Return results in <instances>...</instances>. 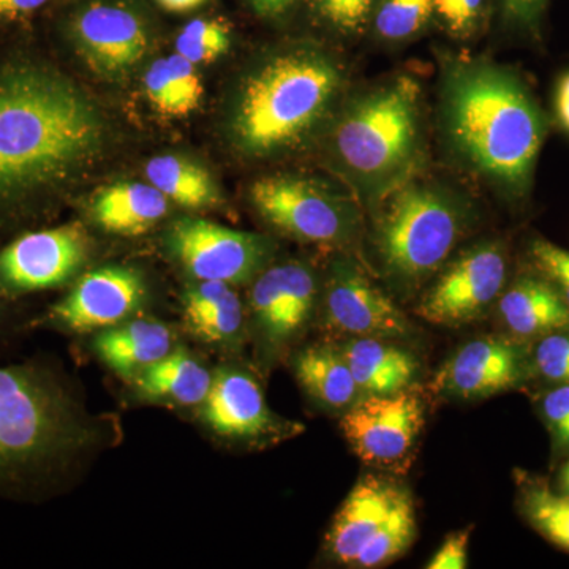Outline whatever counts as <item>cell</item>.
<instances>
[{"label":"cell","mask_w":569,"mask_h":569,"mask_svg":"<svg viewBox=\"0 0 569 569\" xmlns=\"http://www.w3.org/2000/svg\"><path fill=\"white\" fill-rule=\"evenodd\" d=\"M103 142L99 110L58 67L0 54V238L31 230Z\"/></svg>","instance_id":"1"},{"label":"cell","mask_w":569,"mask_h":569,"mask_svg":"<svg viewBox=\"0 0 569 569\" xmlns=\"http://www.w3.org/2000/svg\"><path fill=\"white\" fill-rule=\"evenodd\" d=\"M529 359L516 340L485 337L466 343L438 372V391L478 399L519 387Z\"/></svg>","instance_id":"16"},{"label":"cell","mask_w":569,"mask_h":569,"mask_svg":"<svg viewBox=\"0 0 569 569\" xmlns=\"http://www.w3.org/2000/svg\"><path fill=\"white\" fill-rule=\"evenodd\" d=\"M163 9L170 11H189L197 9L203 0H157Z\"/></svg>","instance_id":"40"},{"label":"cell","mask_w":569,"mask_h":569,"mask_svg":"<svg viewBox=\"0 0 569 569\" xmlns=\"http://www.w3.org/2000/svg\"><path fill=\"white\" fill-rule=\"evenodd\" d=\"M144 91L152 107L168 118L189 116L200 107L204 92L197 66L178 52L149 67L144 74Z\"/></svg>","instance_id":"26"},{"label":"cell","mask_w":569,"mask_h":569,"mask_svg":"<svg viewBox=\"0 0 569 569\" xmlns=\"http://www.w3.org/2000/svg\"><path fill=\"white\" fill-rule=\"evenodd\" d=\"M144 174L151 186L181 208L198 211L219 204V190L211 174L192 160L178 156L153 157L146 163Z\"/></svg>","instance_id":"27"},{"label":"cell","mask_w":569,"mask_h":569,"mask_svg":"<svg viewBox=\"0 0 569 569\" xmlns=\"http://www.w3.org/2000/svg\"><path fill=\"white\" fill-rule=\"evenodd\" d=\"M250 200L266 222L299 241L335 244L350 239L358 228L355 203L299 176L258 179L250 189Z\"/></svg>","instance_id":"8"},{"label":"cell","mask_w":569,"mask_h":569,"mask_svg":"<svg viewBox=\"0 0 569 569\" xmlns=\"http://www.w3.org/2000/svg\"><path fill=\"white\" fill-rule=\"evenodd\" d=\"M343 77L325 52H283L254 70L238 100L234 141L250 156H268L305 141L332 110Z\"/></svg>","instance_id":"4"},{"label":"cell","mask_w":569,"mask_h":569,"mask_svg":"<svg viewBox=\"0 0 569 569\" xmlns=\"http://www.w3.org/2000/svg\"><path fill=\"white\" fill-rule=\"evenodd\" d=\"M553 108L561 129L569 134V71L557 82Z\"/></svg>","instance_id":"39"},{"label":"cell","mask_w":569,"mask_h":569,"mask_svg":"<svg viewBox=\"0 0 569 569\" xmlns=\"http://www.w3.org/2000/svg\"><path fill=\"white\" fill-rule=\"evenodd\" d=\"M295 373L307 395L326 408L343 410L361 396L342 348H307L296 358Z\"/></svg>","instance_id":"25"},{"label":"cell","mask_w":569,"mask_h":569,"mask_svg":"<svg viewBox=\"0 0 569 569\" xmlns=\"http://www.w3.org/2000/svg\"><path fill=\"white\" fill-rule=\"evenodd\" d=\"M531 361L545 380L569 385V328L539 337Z\"/></svg>","instance_id":"31"},{"label":"cell","mask_w":569,"mask_h":569,"mask_svg":"<svg viewBox=\"0 0 569 569\" xmlns=\"http://www.w3.org/2000/svg\"><path fill=\"white\" fill-rule=\"evenodd\" d=\"M541 411L557 448L569 449V385L550 389L542 397Z\"/></svg>","instance_id":"34"},{"label":"cell","mask_w":569,"mask_h":569,"mask_svg":"<svg viewBox=\"0 0 569 569\" xmlns=\"http://www.w3.org/2000/svg\"><path fill=\"white\" fill-rule=\"evenodd\" d=\"M293 2L295 0H277V11H279V14L283 13L288 7L293 6Z\"/></svg>","instance_id":"44"},{"label":"cell","mask_w":569,"mask_h":569,"mask_svg":"<svg viewBox=\"0 0 569 569\" xmlns=\"http://www.w3.org/2000/svg\"><path fill=\"white\" fill-rule=\"evenodd\" d=\"M167 244L194 279L228 284L244 283L257 276L274 247L264 236L194 217L176 220L168 230Z\"/></svg>","instance_id":"10"},{"label":"cell","mask_w":569,"mask_h":569,"mask_svg":"<svg viewBox=\"0 0 569 569\" xmlns=\"http://www.w3.org/2000/svg\"><path fill=\"white\" fill-rule=\"evenodd\" d=\"M376 0H317L318 11L329 24L340 32L362 31Z\"/></svg>","instance_id":"33"},{"label":"cell","mask_w":569,"mask_h":569,"mask_svg":"<svg viewBox=\"0 0 569 569\" xmlns=\"http://www.w3.org/2000/svg\"><path fill=\"white\" fill-rule=\"evenodd\" d=\"M445 129L456 151L512 198L529 193L548 118L515 71L458 63L443 93Z\"/></svg>","instance_id":"2"},{"label":"cell","mask_w":569,"mask_h":569,"mask_svg":"<svg viewBox=\"0 0 569 569\" xmlns=\"http://www.w3.org/2000/svg\"><path fill=\"white\" fill-rule=\"evenodd\" d=\"M89 441L82 411L50 370L0 367V496L48 488Z\"/></svg>","instance_id":"3"},{"label":"cell","mask_w":569,"mask_h":569,"mask_svg":"<svg viewBox=\"0 0 569 569\" xmlns=\"http://www.w3.org/2000/svg\"><path fill=\"white\" fill-rule=\"evenodd\" d=\"M254 10L264 17H274L279 14L277 11V0H250Z\"/></svg>","instance_id":"41"},{"label":"cell","mask_w":569,"mask_h":569,"mask_svg":"<svg viewBox=\"0 0 569 569\" xmlns=\"http://www.w3.org/2000/svg\"><path fill=\"white\" fill-rule=\"evenodd\" d=\"M498 313L518 339L569 328V306L545 276H522L498 298Z\"/></svg>","instance_id":"19"},{"label":"cell","mask_w":569,"mask_h":569,"mask_svg":"<svg viewBox=\"0 0 569 569\" xmlns=\"http://www.w3.org/2000/svg\"><path fill=\"white\" fill-rule=\"evenodd\" d=\"M93 348L116 376L133 381L173 348V331L162 321L133 320L103 329Z\"/></svg>","instance_id":"21"},{"label":"cell","mask_w":569,"mask_h":569,"mask_svg":"<svg viewBox=\"0 0 569 569\" xmlns=\"http://www.w3.org/2000/svg\"><path fill=\"white\" fill-rule=\"evenodd\" d=\"M471 530L456 531L445 539L443 545L430 559L429 569H463L468 567V545Z\"/></svg>","instance_id":"37"},{"label":"cell","mask_w":569,"mask_h":569,"mask_svg":"<svg viewBox=\"0 0 569 569\" xmlns=\"http://www.w3.org/2000/svg\"><path fill=\"white\" fill-rule=\"evenodd\" d=\"M187 328L209 343H230L241 335L244 309L231 284L198 280L182 295Z\"/></svg>","instance_id":"23"},{"label":"cell","mask_w":569,"mask_h":569,"mask_svg":"<svg viewBox=\"0 0 569 569\" xmlns=\"http://www.w3.org/2000/svg\"><path fill=\"white\" fill-rule=\"evenodd\" d=\"M71 32L82 58L104 77L126 73L148 51V33L140 18L121 7L96 3L82 10Z\"/></svg>","instance_id":"18"},{"label":"cell","mask_w":569,"mask_h":569,"mask_svg":"<svg viewBox=\"0 0 569 569\" xmlns=\"http://www.w3.org/2000/svg\"><path fill=\"white\" fill-rule=\"evenodd\" d=\"M138 395L152 402L201 406L211 389L212 376L183 350L171 351L133 378Z\"/></svg>","instance_id":"24"},{"label":"cell","mask_w":569,"mask_h":569,"mask_svg":"<svg viewBox=\"0 0 569 569\" xmlns=\"http://www.w3.org/2000/svg\"><path fill=\"white\" fill-rule=\"evenodd\" d=\"M425 425L418 392L365 396L348 407L340 427L356 455L373 466H395L407 458Z\"/></svg>","instance_id":"12"},{"label":"cell","mask_w":569,"mask_h":569,"mask_svg":"<svg viewBox=\"0 0 569 569\" xmlns=\"http://www.w3.org/2000/svg\"><path fill=\"white\" fill-rule=\"evenodd\" d=\"M9 299L0 298V329L7 323V316H9Z\"/></svg>","instance_id":"43"},{"label":"cell","mask_w":569,"mask_h":569,"mask_svg":"<svg viewBox=\"0 0 569 569\" xmlns=\"http://www.w3.org/2000/svg\"><path fill=\"white\" fill-rule=\"evenodd\" d=\"M170 211V200L151 183L119 182L104 187L92 201L93 220L104 231L140 236Z\"/></svg>","instance_id":"22"},{"label":"cell","mask_w":569,"mask_h":569,"mask_svg":"<svg viewBox=\"0 0 569 569\" xmlns=\"http://www.w3.org/2000/svg\"><path fill=\"white\" fill-rule=\"evenodd\" d=\"M560 489L569 496V460L560 471Z\"/></svg>","instance_id":"42"},{"label":"cell","mask_w":569,"mask_h":569,"mask_svg":"<svg viewBox=\"0 0 569 569\" xmlns=\"http://www.w3.org/2000/svg\"><path fill=\"white\" fill-rule=\"evenodd\" d=\"M520 509L531 527L569 552V496L557 493L539 479L522 477Z\"/></svg>","instance_id":"28"},{"label":"cell","mask_w":569,"mask_h":569,"mask_svg":"<svg viewBox=\"0 0 569 569\" xmlns=\"http://www.w3.org/2000/svg\"><path fill=\"white\" fill-rule=\"evenodd\" d=\"M51 0H0V26H18L31 21Z\"/></svg>","instance_id":"38"},{"label":"cell","mask_w":569,"mask_h":569,"mask_svg":"<svg viewBox=\"0 0 569 569\" xmlns=\"http://www.w3.org/2000/svg\"><path fill=\"white\" fill-rule=\"evenodd\" d=\"M417 537L410 493L391 479L366 475L348 493L328 533L331 556L355 568H378L402 556Z\"/></svg>","instance_id":"7"},{"label":"cell","mask_w":569,"mask_h":569,"mask_svg":"<svg viewBox=\"0 0 569 569\" xmlns=\"http://www.w3.org/2000/svg\"><path fill=\"white\" fill-rule=\"evenodd\" d=\"M342 173L370 197H388L408 182L419 157V86L397 78L359 97L331 138Z\"/></svg>","instance_id":"5"},{"label":"cell","mask_w":569,"mask_h":569,"mask_svg":"<svg viewBox=\"0 0 569 569\" xmlns=\"http://www.w3.org/2000/svg\"><path fill=\"white\" fill-rule=\"evenodd\" d=\"M342 351L361 396L395 395L408 389L417 377V356L395 340L353 337Z\"/></svg>","instance_id":"20"},{"label":"cell","mask_w":569,"mask_h":569,"mask_svg":"<svg viewBox=\"0 0 569 569\" xmlns=\"http://www.w3.org/2000/svg\"><path fill=\"white\" fill-rule=\"evenodd\" d=\"M433 11V0H383L376 29L383 39L403 40L421 31Z\"/></svg>","instance_id":"30"},{"label":"cell","mask_w":569,"mask_h":569,"mask_svg":"<svg viewBox=\"0 0 569 569\" xmlns=\"http://www.w3.org/2000/svg\"><path fill=\"white\" fill-rule=\"evenodd\" d=\"M549 0H500L509 26L530 37H538Z\"/></svg>","instance_id":"36"},{"label":"cell","mask_w":569,"mask_h":569,"mask_svg":"<svg viewBox=\"0 0 569 569\" xmlns=\"http://www.w3.org/2000/svg\"><path fill=\"white\" fill-rule=\"evenodd\" d=\"M231 31L222 20L189 22L176 39V52L193 66H206L230 50Z\"/></svg>","instance_id":"29"},{"label":"cell","mask_w":569,"mask_h":569,"mask_svg":"<svg viewBox=\"0 0 569 569\" xmlns=\"http://www.w3.org/2000/svg\"><path fill=\"white\" fill-rule=\"evenodd\" d=\"M485 0H433V10L456 36H468L477 28Z\"/></svg>","instance_id":"35"},{"label":"cell","mask_w":569,"mask_h":569,"mask_svg":"<svg viewBox=\"0 0 569 569\" xmlns=\"http://www.w3.org/2000/svg\"><path fill=\"white\" fill-rule=\"evenodd\" d=\"M144 282L137 271L107 266L82 276L61 301L48 310L41 326L84 335L123 323L140 309Z\"/></svg>","instance_id":"13"},{"label":"cell","mask_w":569,"mask_h":569,"mask_svg":"<svg viewBox=\"0 0 569 569\" xmlns=\"http://www.w3.org/2000/svg\"><path fill=\"white\" fill-rule=\"evenodd\" d=\"M88 241L80 223L31 228L0 247V298L54 290L84 264Z\"/></svg>","instance_id":"9"},{"label":"cell","mask_w":569,"mask_h":569,"mask_svg":"<svg viewBox=\"0 0 569 569\" xmlns=\"http://www.w3.org/2000/svg\"><path fill=\"white\" fill-rule=\"evenodd\" d=\"M508 277L503 246L482 242L460 254L419 305V317L433 325L460 326L475 320L500 298Z\"/></svg>","instance_id":"11"},{"label":"cell","mask_w":569,"mask_h":569,"mask_svg":"<svg viewBox=\"0 0 569 569\" xmlns=\"http://www.w3.org/2000/svg\"><path fill=\"white\" fill-rule=\"evenodd\" d=\"M325 321L351 337L403 339L411 326L396 302L355 263L336 261L325 293Z\"/></svg>","instance_id":"14"},{"label":"cell","mask_w":569,"mask_h":569,"mask_svg":"<svg viewBox=\"0 0 569 569\" xmlns=\"http://www.w3.org/2000/svg\"><path fill=\"white\" fill-rule=\"evenodd\" d=\"M317 280L306 264L283 263L254 280L250 306L264 342L280 347L301 332L313 312Z\"/></svg>","instance_id":"17"},{"label":"cell","mask_w":569,"mask_h":569,"mask_svg":"<svg viewBox=\"0 0 569 569\" xmlns=\"http://www.w3.org/2000/svg\"><path fill=\"white\" fill-rule=\"evenodd\" d=\"M530 257L541 276L556 284L569 306V252L545 239L531 242Z\"/></svg>","instance_id":"32"},{"label":"cell","mask_w":569,"mask_h":569,"mask_svg":"<svg viewBox=\"0 0 569 569\" xmlns=\"http://www.w3.org/2000/svg\"><path fill=\"white\" fill-rule=\"evenodd\" d=\"M203 2H204V0H203Z\"/></svg>","instance_id":"45"},{"label":"cell","mask_w":569,"mask_h":569,"mask_svg":"<svg viewBox=\"0 0 569 569\" xmlns=\"http://www.w3.org/2000/svg\"><path fill=\"white\" fill-rule=\"evenodd\" d=\"M201 406L206 426L228 440L253 443L293 433V422L277 417L266 402L260 385L241 370H217Z\"/></svg>","instance_id":"15"},{"label":"cell","mask_w":569,"mask_h":569,"mask_svg":"<svg viewBox=\"0 0 569 569\" xmlns=\"http://www.w3.org/2000/svg\"><path fill=\"white\" fill-rule=\"evenodd\" d=\"M467 223L462 206L443 190L403 183L377 228V249L392 280L411 287L427 279L447 260Z\"/></svg>","instance_id":"6"}]
</instances>
